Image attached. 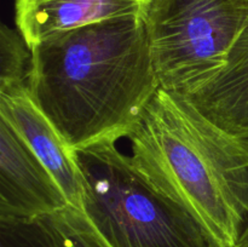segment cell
<instances>
[{
	"mask_svg": "<svg viewBox=\"0 0 248 247\" xmlns=\"http://www.w3.org/2000/svg\"><path fill=\"white\" fill-rule=\"evenodd\" d=\"M27 86L72 150L126 138L160 89L140 16L33 46Z\"/></svg>",
	"mask_w": 248,
	"mask_h": 247,
	"instance_id": "obj_1",
	"label": "cell"
},
{
	"mask_svg": "<svg viewBox=\"0 0 248 247\" xmlns=\"http://www.w3.org/2000/svg\"><path fill=\"white\" fill-rule=\"evenodd\" d=\"M126 138L150 188L194 218L215 247L239 244L248 222V140L164 89Z\"/></svg>",
	"mask_w": 248,
	"mask_h": 247,
	"instance_id": "obj_2",
	"label": "cell"
},
{
	"mask_svg": "<svg viewBox=\"0 0 248 247\" xmlns=\"http://www.w3.org/2000/svg\"><path fill=\"white\" fill-rule=\"evenodd\" d=\"M118 142L74 150L84 178V210L110 247H215L194 218L140 176Z\"/></svg>",
	"mask_w": 248,
	"mask_h": 247,
	"instance_id": "obj_3",
	"label": "cell"
},
{
	"mask_svg": "<svg viewBox=\"0 0 248 247\" xmlns=\"http://www.w3.org/2000/svg\"><path fill=\"white\" fill-rule=\"evenodd\" d=\"M140 17L160 89L188 96L227 65L248 0H144Z\"/></svg>",
	"mask_w": 248,
	"mask_h": 247,
	"instance_id": "obj_4",
	"label": "cell"
},
{
	"mask_svg": "<svg viewBox=\"0 0 248 247\" xmlns=\"http://www.w3.org/2000/svg\"><path fill=\"white\" fill-rule=\"evenodd\" d=\"M68 205L50 172L0 119V219L34 220Z\"/></svg>",
	"mask_w": 248,
	"mask_h": 247,
	"instance_id": "obj_5",
	"label": "cell"
},
{
	"mask_svg": "<svg viewBox=\"0 0 248 247\" xmlns=\"http://www.w3.org/2000/svg\"><path fill=\"white\" fill-rule=\"evenodd\" d=\"M0 119L16 131L46 167L68 203L84 210V178L74 150L34 102L27 85L0 91Z\"/></svg>",
	"mask_w": 248,
	"mask_h": 247,
	"instance_id": "obj_6",
	"label": "cell"
},
{
	"mask_svg": "<svg viewBox=\"0 0 248 247\" xmlns=\"http://www.w3.org/2000/svg\"><path fill=\"white\" fill-rule=\"evenodd\" d=\"M144 0H15V24L29 47L89 24L140 16Z\"/></svg>",
	"mask_w": 248,
	"mask_h": 247,
	"instance_id": "obj_7",
	"label": "cell"
},
{
	"mask_svg": "<svg viewBox=\"0 0 248 247\" xmlns=\"http://www.w3.org/2000/svg\"><path fill=\"white\" fill-rule=\"evenodd\" d=\"M186 97L223 130L248 140V21L222 72Z\"/></svg>",
	"mask_w": 248,
	"mask_h": 247,
	"instance_id": "obj_8",
	"label": "cell"
},
{
	"mask_svg": "<svg viewBox=\"0 0 248 247\" xmlns=\"http://www.w3.org/2000/svg\"><path fill=\"white\" fill-rule=\"evenodd\" d=\"M35 220L45 247H110L85 213L70 205Z\"/></svg>",
	"mask_w": 248,
	"mask_h": 247,
	"instance_id": "obj_9",
	"label": "cell"
},
{
	"mask_svg": "<svg viewBox=\"0 0 248 247\" xmlns=\"http://www.w3.org/2000/svg\"><path fill=\"white\" fill-rule=\"evenodd\" d=\"M31 51L17 28L0 29V91L24 86L28 80Z\"/></svg>",
	"mask_w": 248,
	"mask_h": 247,
	"instance_id": "obj_10",
	"label": "cell"
},
{
	"mask_svg": "<svg viewBox=\"0 0 248 247\" xmlns=\"http://www.w3.org/2000/svg\"><path fill=\"white\" fill-rule=\"evenodd\" d=\"M0 247H45V244L35 219H0Z\"/></svg>",
	"mask_w": 248,
	"mask_h": 247,
	"instance_id": "obj_11",
	"label": "cell"
},
{
	"mask_svg": "<svg viewBox=\"0 0 248 247\" xmlns=\"http://www.w3.org/2000/svg\"><path fill=\"white\" fill-rule=\"evenodd\" d=\"M239 244L246 245V246H248V222H247L246 227H245L244 232H242V235H241V237H240Z\"/></svg>",
	"mask_w": 248,
	"mask_h": 247,
	"instance_id": "obj_12",
	"label": "cell"
},
{
	"mask_svg": "<svg viewBox=\"0 0 248 247\" xmlns=\"http://www.w3.org/2000/svg\"><path fill=\"white\" fill-rule=\"evenodd\" d=\"M234 247H248V246H246V245H241V244H237L236 246H234Z\"/></svg>",
	"mask_w": 248,
	"mask_h": 247,
	"instance_id": "obj_13",
	"label": "cell"
}]
</instances>
